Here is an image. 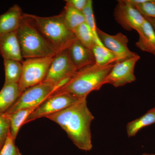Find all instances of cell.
I'll return each mask as SVG.
<instances>
[{
	"label": "cell",
	"mask_w": 155,
	"mask_h": 155,
	"mask_svg": "<svg viewBox=\"0 0 155 155\" xmlns=\"http://www.w3.org/2000/svg\"><path fill=\"white\" fill-rule=\"evenodd\" d=\"M115 64L104 67L95 64L80 69L66 85L57 92H67L79 99L87 98L91 92L99 90L104 85L106 78Z\"/></svg>",
	"instance_id": "7a4b0ae2"
},
{
	"label": "cell",
	"mask_w": 155,
	"mask_h": 155,
	"mask_svg": "<svg viewBox=\"0 0 155 155\" xmlns=\"http://www.w3.org/2000/svg\"><path fill=\"white\" fill-rule=\"evenodd\" d=\"M76 39L84 45L92 50L97 44L93 32L86 22L79 25L73 31Z\"/></svg>",
	"instance_id": "7402d4cb"
},
{
	"label": "cell",
	"mask_w": 155,
	"mask_h": 155,
	"mask_svg": "<svg viewBox=\"0 0 155 155\" xmlns=\"http://www.w3.org/2000/svg\"><path fill=\"white\" fill-rule=\"evenodd\" d=\"M133 5L143 17L155 18V0H146L144 2Z\"/></svg>",
	"instance_id": "d4e9b609"
},
{
	"label": "cell",
	"mask_w": 155,
	"mask_h": 155,
	"mask_svg": "<svg viewBox=\"0 0 155 155\" xmlns=\"http://www.w3.org/2000/svg\"><path fill=\"white\" fill-rule=\"evenodd\" d=\"M137 32L139 38L138 41L136 43L137 47L155 56V31L150 23L146 19H145Z\"/></svg>",
	"instance_id": "9a60e30c"
},
{
	"label": "cell",
	"mask_w": 155,
	"mask_h": 155,
	"mask_svg": "<svg viewBox=\"0 0 155 155\" xmlns=\"http://www.w3.org/2000/svg\"><path fill=\"white\" fill-rule=\"evenodd\" d=\"M114 16L116 22L125 30H134L137 32L145 19L128 0L118 1L114 10Z\"/></svg>",
	"instance_id": "30bf717a"
},
{
	"label": "cell",
	"mask_w": 155,
	"mask_h": 155,
	"mask_svg": "<svg viewBox=\"0 0 155 155\" xmlns=\"http://www.w3.org/2000/svg\"><path fill=\"white\" fill-rule=\"evenodd\" d=\"M61 14L65 24L72 32L79 25L85 22L83 12L68 4H66L64 11Z\"/></svg>",
	"instance_id": "d6986e66"
},
{
	"label": "cell",
	"mask_w": 155,
	"mask_h": 155,
	"mask_svg": "<svg viewBox=\"0 0 155 155\" xmlns=\"http://www.w3.org/2000/svg\"><path fill=\"white\" fill-rule=\"evenodd\" d=\"M54 93V86L47 82L31 87L21 93L16 103L5 113L10 114L22 109L38 107Z\"/></svg>",
	"instance_id": "52a82bcc"
},
{
	"label": "cell",
	"mask_w": 155,
	"mask_h": 155,
	"mask_svg": "<svg viewBox=\"0 0 155 155\" xmlns=\"http://www.w3.org/2000/svg\"><path fill=\"white\" fill-rule=\"evenodd\" d=\"M142 155H155V154H147L144 153Z\"/></svg>",
	"instance_id": "f1b7e54d"
},
{
	"label": "cell",
	"mask_w": 155,
	"mask_h": 155,
	"mask_svg": "<svg viewBox=\"0 0 155 155\" xmlns=\"http://www.w3.org/2000/svg\"><path fill=\"white\" fill-rule=\"evenodd\" d=\"M92 51L95 60V64L101 67L123 61L120 56L105 47L96 44L92 49Z\"/></svg>",
	"instance_id": "e0dca14e"
},
{
	"label": "cell",
	"mask_w": 155,
	"mask_h": 155,
	"mask_svg": "<svg viewBox=\"0 0 155 155\" xmlns=\"http://www.w3.org/2000/svg\"><path fill=\"white\" fill-rule=\"evenodd\" d=\"M82 12L84 15L85 22L93 32L97 44L104 47L99 38L98 35L97 33V27L96 24L94 13L93 8L92 1L88 0L86 7L84 9Z\"/></svg>",
	"instance_id": "603a6c76"
},
{
	"label": "cell",
	"mask_w": 155,
	"mask_h": 155,
	"mask_svg": "<svg viewBox=\"0 0 155 155\" xmlns=\"http://www.w3.org/2000/svg\"><path fill=\"white\" fill-rule=\"evenodd\" d=\"M76 71L66 50L57 53L54 57L43 82L49 83L54 87L61 81L72 77Z\"/></svg>",
	"instance_id": "9c48e42d"
},
{
	"label": "cell",
	"mask_w": 155,
	"mask_h": 155,
	"mask_svg": "<svg viewBox=\"0 0 155 155\" xmlns=\"http://www.w3.org/2000/svg\"><path fill=\"white\" fill-rule=\"evenodd\" d=\"M66 4L72 6L78 11H83L87 4L88 0H66Z\"/></svg>",
	"instance_id": "4316f807"
},
{
	"label": "cell",
	"mask_w": 155,
	"mask_h": 155,
	"mask_svg": "<svg viewBox=\"0 0 155 155\" xmlns=\"http://www.w3.org/2000/svg\"><path fill=\"white\" fill-rule=\"evenodd\" d=\"M69 58L77 71L95 64L93 53L77 39L67 49Z\"/></svg>",
	"instance_id": "7c38bea8"
},
{
	"label": "cell",
	"mask_w": 155,
	"mask_h": 155,
	"mask_svg": "<svg viewBox=\"0 0 155 155\" xmlns=\"http://www.w3.org/2000/svg\"><path fill=\"white\" fill-rule=\"evenodd\" d=\"M5 84L19 83L22 72V62L14 60H4Z\"/></svg>",
	"instance_id": "ffe728a7"
},
{
	"label": "cell",
	"mask_w": 155,
	"mask_h": 155,
	"mask_svg": "<svg viewBox=\"0 0 155 155\" xmlns=\"http://www.w3.org/2000/svg\"><path fill=\"white\" fill-rule=\"evenodd\" d=\"M37 107L22 109L12 114H7L11 123V133L14 140H16L20 127L24 124L28 116Z\"/></svg>",
	"instance_id": "44dd1931"
},
{
	"label": "cell",
	"mask_w": 155,
	"mask_h": 155,
	"mask_svg": "<svg viewBox=\"0 0 155 155\" xmlns=\"http://www.w3.org/2000/svg\"><path fill=\"white\" fill-rule=\"evenodd\" d=\"M24 14L33 22L58 53L67 50L76 39L65 24L61 14L49 17Z\"/></svg>",
	"instance_id": "277c9868"
},
{
	"label": "cell",
	"mask_w": 155,
	"mask_h": 155,
	"mask_svg": "<svg viewBox=\"0 0 155 155\" xmlns=\"http://www.w3.org/2000/svg\"><path fill=\"white\" fill-rule=\"evenodd\" d=\"M10 131L11 123L8 116L5 113L0 114V150Z\"/></svg>",
	"instance_id": "cb8c5ba5"
},
{
	"label": "cell",
	"mask_w": 155,
	"mask_h": 155,
	"mask_svg": "<svg viewBox=\"0 0 155 155\" xmlns=\"http://www.w3.org/2000/svg\"><path fill=\"white\" fill-rule=\"evenodd\" d=\"M21 94L18 83L5 84L0 91V114L6 113Z\"/></svg>",
	"instance_id": "2e32d148"
},
{
	"label": "cell",
	"mask_w": 155,
	"mask_h": 155,
	"mask_svg": "<svg viewBox=\"0 0 155 155\" xmlns=\"http://www.w3.org/2000/svg\"><path fill=\"white\" fill-rule=\"evenodd\" d=\"M150 23L155 31V18H150V17H144Z\"/></svg>",
	"instance_id": "83f0119b"
},
{
	"label": "cell",
	"mask_w": 155,
	"mask_h": 155,
	"mask_svg": "<svg viewBox=\"0 0 155 155\" xmlns=\"http://www.w3.org/2000/svg\"><path fill=\"white\" fill-rule=\"evenodd\" d=\"M23 14L21 8L18 5H14L0 15V35L17 31Z\"/></svg>",
	"instance_id": "5bb4252c"
},
{
	"label": "cell",
	"mask_w": 155,
	"mask_h": 155,
	"mask_svg": "<svg viewBox=\"0 0 155 155\" xmlns=\"http://www.w3.org/2000/svg\"><path fill=\"white\" fill-rule=\"evenodd\" d=\"M61 126L78 149L92 148L91 125L94 119L87 107V98L81 99L63 110L46 117Z\"/></svg>",
	"instance_id": "6da1fadb"
},
{
	"label": "cell",
	"mask_w": 155,
	"mask_h": 155,
	"mask_svg": "<svg viewBox=\"0 0 155 155\" xmlns=\"http://www.w3.org/2000/svg\"><path fill=\"white\" fill-rule=\"evenodd\" d=\"M155 123V108L149 110L146 114L138 119L127 123L126 126L128 137H133L136 135L143 127Z\"/></svg>",
	"instance_id": "ac0fdd59"
},
{
	"label": "cell",
	"mask_w": 155,
	"mask_h": 155,
	"mask_svg": "<svg viewBox=\"0 0 155 155\" xmlns=\"http://www.w3.org/2000/svg\"><path fill=\"white\" fill-rule=\"evenodd\" d=\"M140 59L138 54L114 64V67L106 78L105 84H110L119 87L135 81L134 69L136 63Z\"/></svg>",
	"instance_id": "ba28073f"
},
{
	"label": "cell",
	"mask_w": 155,
	"mask_h": 155,
	"mask_svg": "<svg viewBox=\"0 0 155 155\" xmlns=\"http://www.w3.org/2000/svg\"><path fill=\"white\" fill-rule=\"evenodd\" d=\"M15 141L10 132L2 147L0 150V155H22L15 145Z\"/></svg>",
	"instance_id": "484cf974"
},
{
	"label": "cell",
	"mask_w": 155,
	"mask_h": 155,
	"mask_svg": "<svg viewBox=\"0 0 155 155\" xmlns=\"http://www.w3.org/2000/svg\"><path fill=\"white\" fill-rule=\"evenodd\" d=\"M0 54L4 60L23 62L17 31L0 35Z\"/></svg>",
	"instance_id": "4fadbf2b"
},
{
	"label": "cell",
	"mask_w": 155,
	"mask_h": 155,
	"mask_svg": "<svg viewBox=\"0 0 155 155\" xmlns=\"http://www.w3.org/2000/svg\"><path fill=\"white\" fill-rule=\"evenodd\" d=\"M54 57L30 58L22 62V74L18 83L21 94L27 89L43 82Z\"/></svg>",
	"instance_id": "5b68a950"
},
{
	"label": "cell",
	"mask_w": 155,
	"mask_h": 155,
	"mask_svg": "<svg viewBox=\"0 0 155 155\" xmlns=\"http://www.w3.org/2000/svg\"><path fill=\"white\" fill-rule=\"evenodd\" d=\"M17 34L23 58H51L54 57L58 53L33 22L24 14Z\"/></svg>",
	"instance_id": "3957f363"
},
{
	"label": "cell",
	"mask_w": 155,
	"mask_h": 155,
	"mask_svg": "<svg viewBox=\"0 0 155 155\" xmlns=\"http://www.w3.org/2000/svg\"><path fill=\"white\" fill-rule=\"evenodd\" d=\"M97 33L104 47L120 56L123 60L137 55L128 47L127 37L121 32L111 35L97 28Z\"/></svg>",
	"instance_id": "8fae6325"
},
{
	"label": "cell",
	"mask_w": 155,
	"mask_h": 155,
	"mask_svg": "<svg viewBox=\"0 0 155 155\" xmlns=\"http://www.w3.org/2000/svg\"><path fill=\"white\" fill-rule=\"evenodd\" d=\"M80 100L69 93L58 91L53 94L28 116L23 125L38 119L46 117L63 110Z\"/></svg>",
	"instance_id": "8992f818"
}]
</instances>
